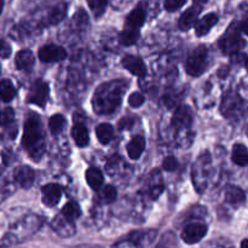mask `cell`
Masks as SVG:
<instances>
[{"instance_id":"cell-1","label":"cell","mask_w":248,"mask_h":248,"mask_svg":"<svg viewBox=\"0 0 248 248\" xmlns=\"http://www.w3.org/2000/svg\"><path fill=\"white\" fill-rule=\"evenodd\" d=\"M125 91L123 82L103 84L96 91L93 97V109L99 114H110L120 106L123 93Z\"/></svg>"},{"instance_id":"cell-2","label":"cell","mask_w":248,"mask_h":248,"mask_svg":"<svg viewBox=\"0 0 248 248\" xmlns=\"http://www.w3.org/2000/svg\"><path fill=\"white\" fill-rule=\"evenodd\" d=\"M22 143H23V147L31 152V154H35L34 157H36V153L41 154L43 152V132H41L40 121L38 119L31 118L27 120L26 125H24Z\"/></svg>"},{"instance_id":"cell-3","label":"cell","mask_w":248,"mask_h":248,"mask_svg":"<svg viewBox=\"0 0 248 248\" xmlns=\"http://www.w3.org/2000/svg\"><path fill=\"white\" fill-rule=\"evenodd\" d=\"M206 64H207V48L201 45L189 55L186 63V73L191 77H199L205 72Z\"/></svg>"},{"instance_id":"cell-4","label":"cell","mask_w":248,"mask_h":248,"mask_svg":"<svg viewBox=\"0 0 248 248\" xmlns=\"http://www.w3.org/2000/svg\"><path fill=\"white\" fill-rule=\"evenodd\" d=\"M219 46L223 52L227 53V55H232V53L241 51L246 46V41L240 35L239 28L232 26L228 29L227 33L223 35V38L220 39Z\"/></svg>"},{"instance_id":"cell-5","label":"cell","mask_w":248,"mask_h":248,"mask_svg":"<svg viewBox=\"0 0 248 248\" xmlns=\"http://www.w3.org/2000/svg\"><path fill=\"white\" fill-rule=\"evenodd\" d=\"M207 234V225L203 223H191L188 224L182 232V240L186 244L194 245L200 242Z\"/></svg>"},{"instance_id":"cell-6","label":"cell","mask_w":248,"mask_h":248,"mask_svg":"<svg viewBox=\"0 0 248 248\" xmlns=\"http://www.w3.org/2000/svg\"><path fill=\"white\" fill-rule=\"evenodd\" d=\"M48 97V85L43 80H36L29 91L28 102L35 106L44 107Z\"/></svg>"},{"instance_id":"cell-7","label":"cell","mask_w":248,"mask_h":248,"mask_svg":"<svg viewBox=\"0 0 248 248\" xmlns=\"http://www.w3.org/2000/svg\"><path fill=\"white\" fill-rule=\"evenodd\" d=\"M67 52L62 46L58 45H45L39 50V58L45 63L60 62L65 60Z\"/></svg>"},{"instance_id":"cell-8","label":"cell","mask_w":248,"mask_h":248,"mask_svg":"<svg viewBox=\"0 0 248 248\" xmlns=\"http://www.w3.org/2000/svg\"><path fill=\"white\" fill-rule=\"evenodd\" d=\"M121 63H123L125 69H127L128 72L132 73L136 77H144L147 74V67H145L144 62L140 57H137V56H125L123 61H121Z\"/></svg>"},{"instance_id":"cell-9","label":"cell","mask_w":248,"mask_h":248,"mask_svg":"<svg viewBox=\"0 0 248 248\" xmlns=\"http://www.w3.org/2000/svg\"><path fill=\"white\" fill-rule=\"evenodd\" d=\"M193 123V111L189 107L182 106L174 111L172 125L176 128H188Z\"/></svg>"},{"instance_id":"cell-10","label":"cell","mask_w":248,"mask_h":248,"mask_svg":"<svg viewBox=\"0 0 248 248\" xmlns=\"http://www.w3.org/2000/svg\"><path fill=\"white\" fill-rule=\"evenodd\" d=\"M43 193V202L48 207H53L57 205L62 196V189L57 184H47L41 189Z\"/></svg>"},{"instance_id":"cell-11","label":"cell","mask_w":248,"mask_h":248,"mask_svg":"<svg viewBox=\"0 0 248 248\" xmlns=\"http://www.w3.org/2000/svg\"><path fill=\"white\" fill-rule=\"evenodd\" d=\"M145 22V7L144 5L140 4L136 7L133 11L126 18V28L131 29H140Z\"/></svg>"},{"instance_id":"cell-12","label":"cell","mask_w":248,"mask_h":248,"mask_svg":"<svg viewBox=\"0 0 248 248\" xmlns=\"http://www.w3.org/2000/svg\"><path fill=\"white\" fill-rule=\"evenodd\" d=\"M34 178H35L34 171L28 166H21L15 171V179L24 189L31 188L34 182Z\"/></svg>"},{"instance_id":"cell-13","label":"cell","mask_w":248,"mask_h":248,"mask_svg":"<svg viewBox=\"0 0 248 248\" xmlns=\"http://www.w3.org/2000/svg\"><path fill=\"white\" fill-rule=\"evenodd\" d=\"M200 12L201 9L199 6L189 7L188 10H186V11L182 14L181 18H179V28H181L182 31H188V29H190L191 27L194 26V23L196 22V19H198Z\"/></svg>"},{"instance_id":"cell-14","label":"cell","mask_w":248,"mask_h":248,"mask_svg":"<svg viewBox=\"0 0 248 248\" xmlns=\"http://www.w3.org/2000/svg\"><path fill=\"white\" fill-rule=\"evenodd\" d=\"M218 22V16L216 14H208L206 16H203L200 21L196 23L195 31L198 36H203L208 33V31L212 29V27L215 26Z\"/></svg>"},{"instance_id":"cell-15","label":"cell","mask_w":248,"mask_h":248,"mask_svg":"<svg viewBox=\"0 0 248 248\" xmlns=\"http://www.w3.org/2000/svg\"><path fill=\"white\" fill-rule=\"evenodd\" d=\"M34 57L33 52L29 50H22L16 55V67L21 70H31L34 65Z\"/></svg>"},{"instance_id":"cell-16","label":"cell","mask_w":248,"mask_h":248,"mask_svg":"<svg viewBox=\"0 0 248 248\" xmlns=\"http://www.w3.org/2000/svg\"><path fill=\"white\" fill-rule=\"evenodd\" d=\"M145 148V140L142 136H137V137L133 138L127 145V153L128 156L133 160L140 159V156L142 155L143 150Z\"/></svg>"},{"instance_id":"cell-17","label":"cell","mask_w":248,"mask_h":248,"mask_svg":"<svg viewBox=\"0 0 248 248\" xmlns=\"http://www.w3.org/2000/svg\"><path fill=\"white\" fill-rule=\"evenodd\" d=\"M72 136L73 140H75V143H77L79 147H86V145L89 144V131H87V128L85 127L82 124H77V125L73 127Z\"/></svg>"},{"instance_id":"cell-18","label":"cell","mask_w":248,"mask_h":248,"mask_svg":"<svg viewBox=\"0 0 248 248\" xmlns=\"http://www.w3.org/2000/svg\"><path fill=\"white\" fill-rule=\"evenodd\" d=\"M86 181L93 190H98L103 186V174L98 169L91 167L86 171Z\"/></svg>"},{"instance_id":"cell-19","label":"cell","mask_w":248,"mask_h":248,"mask_svg":"<svg viewBox=\"0 0 248 248\" xmlns=\"http://www.w3.org/2000/svg\"><path fill=\"white\" fill-rule=\"evenodd\" d=\"M53 228L61 236H72V234H74V227L72 225V220L67 219L65 217L64 219H61V218L55 219Z\"/></svg>"},{"instance_id":"cell-20","label":"cell","mask_w":248,"mask_h":248,"mask_svg":"<svg viewBox=\"0 0 248 248\" xmlns=\"http://www.w3.org/2000/svg\"><path fill=\"white\" fill-rule=\"evenodd\" d=\"M232 159L239 166H246L248 164V149L242 144L234 145Z\"/></svg>"},{"instance_id":"cell-21","label":"cell","mask_w":248,"mask_h":248,"mask_svg":"<svg viewBox=\"0 0 248 248\" xmlns=\"http://www.w3.org/2000/svg\"><path fill=\"white\" fill-rule=\"evenodd\" d=\"M97 138L102 144H108L114 137V128L110 124H101L96 130Z\"/></svg>"},{"instance_id":"cell-22","label":"cell","mask_w":248,"mask_h":248,"mask_svg":"<svg viewBox=\"0 0 248 248\" xmlns=\"http://www.w3.org/2000/svg\"><path fill=\"white\" fill-rule=\"evenodd\" d=\"M15 94H16V90H15L14 85H12V82L10 80H2V81H0V98L2 101H12Z\"/></svg>"},{"instance_id":"cell-23","label":"cell","mask_w":248,"mask_h":248,"mask_svg":"<svg viewBox=\"0 0 248 248\" xmlns=\"http://www.w3.org/2000/svg\"><path fill=\"white\" fill-rule=\"evenodd\" d=\"M225 198H227L228 202L232 203V205H240L245 201V193L237 186H230L225 193Z\"/></svg>"},{"instance_id":"cell-24","label":"cell","mask_w":248,"mask_h":248,"mask_svg":"<svg viewBox=\"0 0 248 248\" xmlns=\"http://www.w3.org/2000/svg\"><path fill=\"white\" fill-rule=\"evenodd\" d=\"M138 36H140L138 29L126 28L125 31L120 34V43L123 44L124 46H130L137 41Z\"/></svg>"},{"instance_id":"cell-25","label":"cell","mask_w":248,"mask_h":248,"mask_svg":"<svg viewBox=\"0 0 248 248\" xmlns=\"http://www.w3.org/2000/svg\"><path fill=\"white\" fill-rule=\"evenodd\" d=\"M80 215H81V211H80L79 205L75 202H68L62 210L63 217H65L67 219L72 220V222L73 220L77 219V218H79Z\"/></svg>"},{"instance_id":"cell-26","label":"cell","mask_w":248,"mask_h":248,"mask_svg":"<svg viewBox=\"0 0 248 248\" xmlns=\"http://www.w3.org/2000/svg\"><path fill=\"white\" fill-rule=\"evenodd\" d=\"M65 14H67V5L65 4L57 5L56 7H53L50 16H48V18H50V23L51 24L60 23V22L65 17Z\"/></svg>"},{"instance_id":"cell-27","label":"cell","mask_w":248,"mask_h":248,"mask_svg":"<svg viewBox=\"0 0 248 248\" xmlns=\"http://www.w3.org/2000/svg\"><path fill=\"white\" fill-rule=\"evenodd\" d=\"M64 125L65 119L64 116L61 115V114H56V115H53L52 118L50 119V121H48V127H50L51 132H52L53 135L60 133L61 131L63 130V127H64Z\"/></svg>"},{"instance_id":"cell-28","label":"cell","mask_w":248,"mask_h":248,"mask_svg":"<svg viewBox=\"0 0 248 248\" xmlns=\"http://www.w3.org/2000/svg\"><path fill=\"white\" fill-rule=\"evenodd\" d=\"M89 7L96 17H99L104 11H106L108 0H87Z\"/></svg>"},{"instance_id":"cell-29","label":"cell","mask_w":248,"mask_h":248,"mask_svg":"<svg viewBox=\"0 0 248 248\" xmlns=\"http://www.w3.org/2000/svg\"><path fill=\"white\" fill-rule=\"evenodd\" d=\"M99 199L104 203H111L116 199V189L111 186H107L99 191Z\"/></svg>"},{"instance_id":"cell-30","label":"cell","mask_w":248,"mask_h":248,"mask_svg":"<svg viewBox=\"0 0 248 248\" xmlns=\"http://www.w3.org/2000/svg\"><path fill=\"white\" fill-rule=\"evenodd\" d=\"M15 120V113L11 108H5L4 110L0 111V126L6 127L10 126Z\"/></svg>"},{"instance_id":"cell-31","label":"cell","mask_w":248,"mask_h":248,"mask_svg":"<svg viewBox=\"0 0 248 248\" xmlns=\"http://www.w3.org/2000/svg\"><path fill=\"white\" fill-rule=\"evenodd\" d=\"M128 103L133 108H138L144 103V96L140 92H133L130 97H128Z\"/></svg>"},{"instance_id":"cell-32","label":"cell","mask_w":248,"mask_h":248,"mask_svg":"<svg viewBox=\"0 0 248 248\" xmlns=\"http://www.w3.org/2000/svg\"><path fill=\"white\" fill-rule=\"evenodd\" d=\"M186 2V0H166V1H165V9L170 12L177 11V10L181 9Z\"/></svg>"},{"instance_id":"cell-33","label":"cell","mask_w":248,"mask_h":248,"mask_svg":"<svg viewBox=\"0 0 248 248\" xmlns=\"http://www.w3.org/2000/svg\"><path fill=\"white\" fill-rule=\"evenodd\" d=\"M178 167V161L176 157L169 156L164 160V169L166 171H174Z\"/></svg>"},{"instance_id":"cell-34","label":"cell","mask_w":248,"mask_h":248,"mask_svg":"<svg viewBox=\"0 0 248 248\" xmlns=\"http://www.w3.org/2000/svg\"><path fill=\"white\" fill-rule=\"evenodd\" d=\"M11 55V46L4 40H0V57L7 58Z\"/></svg>"},{"instance_id":"cell-35","label":"cell","mask_w":248,"mask_h":248,"mask_svg":"<svg viewBox=\"0 0 248 248\" xmlns=\"http://www.w3.org/2000/svg\"><path fill=\"white\" fill-rule=\"evenodd\" d=\"M135 125V120L132 118H124L119 121V128L120 130H130Z\"/></svg>"},{"instance_id":"cell-36","label":"cell","mask_w":248,"mask_h":248,"mask_svg":"<svg viewBox=\"0 0 248 248\" xmlns=\"http://www.w3.org/2000/svg\"><path fill=\"white\" fill-rule=\"evenodd\" d=\"M113 248H142V247H140L138 244H136V242L128 240V241H124V242H120V244H116Z\"/></svg>"},{"instance_id":"cell-37","label":"cell","mask_w":248,"mask_h":248,"mask_svg":"<svg viewBox=\"0 0 248 248\" xmlns=\"http://www.w3.org/2000/svg\"><path fill=\"white\" fill-rule=\"evenodd\" d=\"M240 29H241L246 35H248V15L244 17V19H242L241 23H240Z\"/></svg>"},{"instance_id":"cell-38","label":"cell","mask_w":248,"mask_h":248,"mask_svg":"<svg viewBox=\"0 0 248 248\" xmlns=\"http://www.w3.org/2000/svg\"><path fill=\"white\" fill-rule=\"evenodd\" d=\"M194 2H195L196 5H201V4H205L206 1H207V0H193Z\"/></svg>"},{"instance_id":"cell-39","label":"cell","mask_w":248,"mask_h":248,"mask_svg":"<svg viewBox=\"0 0 248 248\" xmlns=\"http://www.w3.org/2000/svg\"><path fill=\"white\" fill-rule=\"evenodd\" d=\"M241 248H248V240H244V241H242Z\"/></svg>"},{"instance_id":"cell-40","label":"cell","mask_w":248,"mask_h":248,"mask_svg":"<svg viewBox=\"0 0 248 248\" xmlns=\"http://www.w3.org/2000/svg\"><path fill=\"white\" fill-rule=\"evenodd\" d=\"M2 7H4V0H0V14L2 11Z\"/></svg>"},{"instance_id":"cell-41","label":"cell","mask_w":248,"mask_h":248,"mask_svg":"<svg viewBox=\"0 0 248 248\" xmlns=\"http://www.w3.org/2000/svg\"><path fill=\"white\" fill-rule=\"evenodd\" d=\"M246 68H247V70H248V58L246 60Z\"/></svg>"}]
</instances>
